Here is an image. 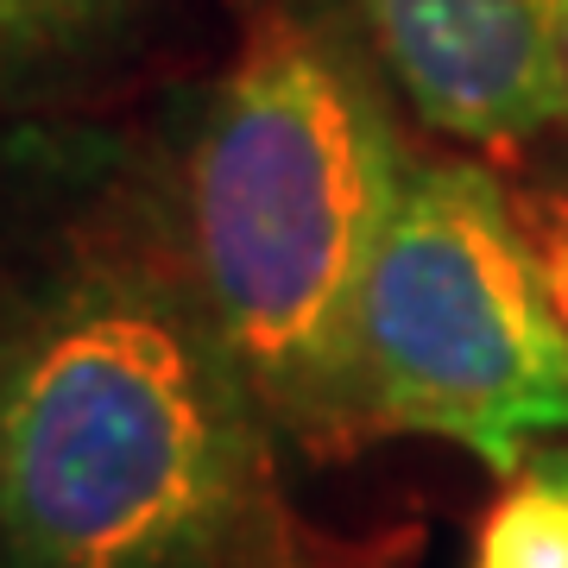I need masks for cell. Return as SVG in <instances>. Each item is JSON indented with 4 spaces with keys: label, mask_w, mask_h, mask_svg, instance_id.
<instances>
[{
    "label": "cell",
    "mask_w": 568,
    "mask_h": 568,
    "mask_svg": "<svg viewBox=\"0 0 568 568\" xmlns=\"http://www.w3.org/2000/svg\"><path fill=\"white\" fill-rule=\"evenodd\" d=\"M291 455L171 178L51 159L0 196V568H373Z\"/></svg>",
    "instance_id": "6da1fadb"
},
{
    "label": "cell",
    "mask_w": 568,
    "mask_h": 568,
    "mask_svg": "<svg viewBox=\"0 0 568 568\" xmlns=\"http://www.w3.org/2000/svg\"><path fill=\"white\" fill-rule=\"evenodd\" d=\"M405 164L410 140L379 63L265 0L171 178L196 284L304 462H342L373 436L361 297Z\"/></svg>",
    "instance_id": "7a4b0ae2"
},
{
    "label": "cell",
    "mask_w": 568,
    "mask_h": 568,
    "mask_svg": "<svg viewBox=\"0 0 568 568\" xmlns=\"http://www.w3.org/2000/svg\"><path fill=\"white\" fill-rule=\"evenodd\" d=\"M373 436H436L493 474L568 436V323L525 196L462 152H410L361 297Z\"/></svg>",
    "instance_id": "3957f363"
},
{
    "label": "cell",
    "mask_w": 568,
    "mask_h": 568,
    "mask_svg": "<svg viewBox=\"0 0 568 568\" xmlns=\"http://www.w3.org/2000/svg\"><path fill=\"white\" fill-rule=\"evenodd\" d=\"M366 58L455 152H525L568 121L530 0H354Z\"/></svg>",
    "instance_id": "277c9868"
},
{
    "label": "cell",
    "mask_w": 568,
    "mask_h": 568,
    "mask_svg": "<svg viewBox=\"0 0 568 568\" xmlns=\"http://www.w3.org/2000/svg\"><path fill=\"white\" fill-rule=\"evenodd\" d=\"M140 0H0V121L77 77Z\"/></svg>",
    "instance_id": "5b68a950"
},
{
    "label": "cell",
    "mask_w": 568,
    "mask_h": 568,
    "mask_svg": "<svg viewBox=\"0 0 568 568\" xmlns=\"http://www.w3.org/2000/svg\"><path fill=\"white\" fill-rule=\"evenodd\" d=\"M474 568H568V448L544 443L506 474L474 530Z\"/></svg>",
    "instance_id": "8992f818"
},
{
    "label": "cell",
    "mask_w": 568,
    "mask_h": 568,
    "mask_svg": "<svg viewBox=\"0 0 568 568\" xmlns=\"http://www.w3.org/2000/svg\"><path fill=\"white\" fill-rule=\"evenodd\" d=\"M525 209H530V222L568 227V159H549L544 171H537V183L525 190Z\"/></svg>",
    "instance_id": "52a82bcc"
},
{
    "label": "cell",
    "mask_w": 568,
    "mask_h": 568,
    "mask_svg": "<svg viewBox=\"0 0 568 568\" xmlns=\"http://www.w3.org/2000/svg\"><path fill=\"white\" fill-rule=\"evenodd\" d=\"M530 20L544 32L549 70H556V82H562V95H568V0H530Z\"/></svg>",
    "instance_id": "ba28073f"
},
{
    "label": "cell",
    "mask_w": 568,
    "mask_h": 568,
    "mask_svg": "<svg viewBox=\"0 0 568 568\" xmlns=\"http://www.w3.org/2000/svg\"><path fill=\"white\" fill-rule=\"evenodd\" d=\"M525 215H530V209H525ZM530 227H537V253H544L556 310H562V323H568V227H556V222H530Z\"/></svg>",
    "instance_id": "9c48e42d"
}]
</instances>
